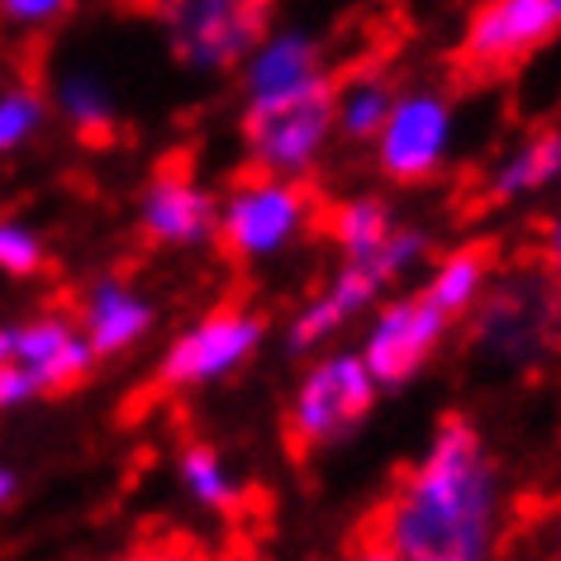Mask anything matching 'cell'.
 <instances>
[{
  "instance_id": "1",
  "label": "cell",
  "mask_w": 561,
  "mask_h": 561,
  "mask_svg": "<svg viewBox=\"0 0 561 561\" xmlns=\"http://www.w3.org/2000/svg\"><path fill=\"white\" fill-rule=\"evenodd\" d=\"M495 538V476L467 419H443L428 457L400 476L347 533L353 557L471 561Z\"/></svg>"
},
{
  "instance_id": "18",
  "label": "cell",
  "mask_w": 561,
  "mask_h": 561,
  "mask_svg": "<svg viewBox=\"0 0 561 561\" xmlns=\"http://www.w3.org/2000/svg\"><path fill=\"white\" fill-rule=\"evenodd\" d=\"M490 257H495V252H490L485 243H476V248H467V252H457V257L438 272V280L428 286V300H433V305H443L447 314L461 310V305L476 296V286H481V276H485Z\"/></svg>"
},
{
  "instance_id": "17",
  "label": "cell",
  "mask_w": 561,
  "mask_h": 561,
  "mask_svg": "<svg viewBox=\"0 0 561 561\" xmlns=\"http://www.w3.org/2000/svg\"><path fill=\"white\" fill-rule=\"evenodd\" d=\"M324 224L333 229V238L347 248V257H371L376 248L390 238V219L376 201H347L339 209H329Z\"/></svg>"
},
{
  "instance_id": "24",
  "label": "cell",
  "mask_w": 561,
  "mask_h": 561,
  "mask_svg": "<svg viewBox=\"0 0 561 561\" xmlns=\"http://www.w3.org/2000/svg\"><path fill=\"white\" fill-rule=\"evenodd\" d=\"M38 119V105L24 101V95H15V101H0V148H15L24 134L34 129Z\"/></svg>"
},
{
  "instance_id": "6",
  "label": "cell",
  "mask_w": 561,
  "mask_h": 561,
  "mask_svg": "<svg viewBox=\"0 0 561 561\" xmlns=\"http://www.w3.org/2000/svg\"><path fill=\"white\" fill-rule=\"evenodd\" d=\"M485 339L518 362L561 347V276L552 266H538L500 290L485 310Z\"/></svg>"
},
{
  "instance_id": "25",
  "label": "cell",
  "mask_w": 561,
  "mask_h": 561,
  "mask_svg": "<svg viewBox=\"0 0 561 561\" xmlns=\"http://www.w3.org/2000/svg\"><path fill=\"white\" fill-rule=\"evenodd\" d=\"M30 390H38L30 367H5V362H0V410H5V404H15V400H24Z\"/></svg>"
},
{
  "instance_id": "2",
  "label": "cell",
  "mask_w": 561,
  "mask_h": 561,
  "mask_svg": "<svg viewBox=\"0 0 561 561\" xmlns=\"http://www.w3.org/2000/svg\"><path fill=\"white\" fill-rule=\"evenodd\" d=\"M561 30L557 0H485L471 15V30L453 53V77L461 87L504 81Z\"/></svg>"
},
{
  "instance_id": "20",
  "label": "cell",
  "mask_w": 561,
  "mask_h": 561,
  "mask_svg": "<svg viewBox=\"0 0 561 561\" xmlns=\"http://www.w3.org/2000/svg\"><path fill=\"white\" fill-rule=\"evenodd\" d=\"M386 115H390V95H386V87H376V81H357V87L343 95V124H347V134L367 138V134L381 129Z\"/></svg>"
},
{
  "instance_id": "15",
  "label": "cell",
  "mask_w": 561,
  "mask_h": 561,
  "mask_svg": "<svg viewBox=\"0 0 561 561\" xmlns=\"http://www.w3.org/2000/svg\"><path fill=\"white\" fill-rule=\"evenodd\" d=\"M314 77V48L305 38H280L252 62V101L257 95H286Z\"/></svg>"
},
{
  "instance_id": "5",
  "label": "cell",
  "mask_w": 561,
  "mask_h": 561,
  "mask_svg": "<svg viewBox=\"0 0 561 561\" xmlns=\"http://www.w3.org/2000/svg\"><path fill=\"white\" fill-rule=\"evenodd\" d=\"M371 390H376V376L367 371V362H357V357L324 362V367L300 386L296 404H290V419H286L290 457H310L314 447H324L339 438L343 428H353L357 419L371 410Z\"/></svg>"
},
{
  "instance_id": "26",
  "label": "cell",
  "mask_w": 561,
  "mask_h": 561,
  "mask_svg": "<svg viewBox=\"0 0 561 561\" xmlns=\"http://www.w3.org/2000/svg\"><path fill=\"white\" fill-rule=\"evenodd\" d=\"M67 0H5V10L10 15H20V20H38V15H53V10H62Z\"/></svg>"
},
{
  "instance_id": "7",
  "label": "cell",
  "mask_w": 561,
  "mask_h": 561,
  "mask_svg": "<svg viewBox=\"0 0 561 561\" xmlns=\"http://www.w3.org/2000/svg\"><path fill=\"white\" fill-rule=\"evenodd\" d=\"M305 215V191L300 186H276V181H252L233 195L229 215H224V233L219 248L229 257H257L272 252L276 243H286V233L300 224Z\"/></svg>"
},
{
  "instance_id": "13",
  "label": "cell",
  "mask_w": 561,
  "mask_h": 561,
  "mask_svg": "<svg viewBox=\"0 0 561 561\" xmlns=\"http://www.w3.org/2000/svg\"><path fill=\"white\" fill-rule=\"evenodd\" d=\"M15 353L24 357V367L34 371V381L48 390L77 386L91 367V347L77 343L62 324H38V329L15 333Z\"/></svg>"
},
{
  "instance_id": "3",
  "label": "cell",
  "mask_w": 561,
  "mask_h": 561,
  "mask_svg": "<svg viewBox=\"0 0 561 561\" xmlns=\"http://www.w3.org/2000/svg\"><path fill=\"white\" fill-rule=\"evenodd\" d=\"M333 110H339V91L319 72L286 95H257L243 119L257 167H305L314 158V148L324 144Z\"/></svg>"
},
{
  "instance_id": "11",
  "label": "cell",
  "mask_w": 561,
  "mask_h": 561,
  "mask_svg": "<svg viewBox=\"0 0 561 561\" xmlns=\"http://www.w3.org/2000/svg\"><path fill=\"white\" fill-rule=\"evenodd\" d=\"M443 134H447V115L438 101H404L386 115V144H381V162L396 181H419L438 167L443 152Z\"/></svg>"
},
{
  "instance_id": "4",
  "label": "cell",
  "mask_w": 561,
  "mask_h": 561,
  "mask_svg": "<svg viewBox=\"0 0 561 561\" xmlns=\"http://www.w3.org/2000/svg\"><path fill=\"white\" fill-rule=\"evenodd\" d=\"M158 15L191 67H233L262 38L272 0H158Z\"/></svg>"
},
{
  "instance_id": "12",
  "label": "cell",
  "mask_w": 561,
  "mask_h": 561,
  "mask_svg": "<svg viewBox=\"0 0 561 561\" xmlns=\"http://www.w3.org/2000/svg\"><path fill=\"white\" fill-rule=\"evenodd\" d=\"M148 233L162 243H191L209 229V195L191 181V162H167L148 191Z\"/></svg>"
},
{
  "instance_id": "10",
  "label": "cell",
  "mask_w": 561,
  "mask_h": 561,
  "mask_svg": "<svg viewBox=\"0 0 561 561\" xmlns=\"http://www.w3.org/2000/svg\"><path fill=\"white\" fill-rule=\"evenodd\" d=\"M419 252V238H396L390 233L381 248L371 252V257H353V266L339 276V286L329 290L324 300L314 305V310H305V319L296 324V347H310V343H319L324 333H333L343 324L353 310H362L371 296H376V286H381L386 276H396L404 262H410Z\"/></svg>"
},
{
  "instance_id": "8",
  "label": "cell",
  "mask_w": 561,
  "mask_h": 561,
  "mask_svg": "<svg viewBox=\"0 0 561 561\" xmlns=\"http://www.w3.org/2000/svg\"><path fill=\"white\" fill-rule=\"evenodd\" d=\"M257 333H262V324L252 314H238V310L209 314L201 329H191L186 339L167 353L158 386L176 390V386H195V381H205V376L229 371L238 357H248V347L257 343Z\"/></svg>"
},
{
  "instance_id": "19",
  "label": "cell",
  "mask_w": 561,
  "mask_h": 561,
  "mask_svg": "<svg viewBox=\"0 0 561 561\" xmlns=\"http://www.w3.org/2000/svg\"><path fill=\"white\" fill-rule=\"evenodd\" d=\"M510 538H528L524 542L528 552L561 557V495H552V500H524V504H518Z\"/></svg>"
},
{
  "instance_id": "14",
  "label": "cell",
  "mask_w": 561,
  "mask_h": 561,
  "mask_svg": "<svg viewBox=\"0 0 561 561\" xmlns=\"http://www.w3.org/2000/svg\"><path fill=\"white\" fill-rule=\"evenodd\" d=\"M87 324H91V353H119L148 329V305L124 296L119 286H105L87 310Z\"/></svg>"
},
{
  "instance_id": "29",
  "label": "cell",
  "mask_w": 561,
  "mask_h": 561,
  "mask_svg": "<svg viewBox=\"0 0 561 561\" xmlns=\"http://www.w3.org/2000/svg\"><path fill=\"white\" fill-rule=\"evenodd\" d=\"M557 10H561V0H557Z\"/></svg>"
},
{
  "instance_id": "9",
  "label": "cell",
  "mask_w": 561,
  "mask_h": 561,
  "mask_svg": "<svg viewBox=\"0 0 561 561\" xmlns=\"http://www.w3.org/2000/svg\"><path fill=\"white\" fill-rule=\"evenodd\" d=\"M443 324H447V310L433 305L428 296L386 310V319L376 324L371 343H367V371L386 386H400L404 376H414L419 367H424V357L433 353Z\"/></svg>"
},
{
  "instance_id": "21",
  "label": "cell",
  "mask_w": 561,
  "mask_h": 561,
  "mask_svg": "<svg viewBox=\"0 0 561 561\" xmlns=\"http://www.w3.org/2000/svg\"><path fill=\"white\" fill-rule=\"evenodd\" d=\"M186 481L195 485V495H201L205 504H233V490H229V481H224L219 461L209 457L205 447L186 453Z\"/></svg>"
},
{
  "instance_id": "28",
  "label": "cell",
  "mask_w": 561,
  "mask_h": 561,
  "mask_svg": "<svg viewBox=\"0 0 561 561\" xmlns=\"http://www.w3.org/2000/svg\"><path fill=\"white\" fill-rule=\"evenodd\" d=\"M10 490H15V481H10V476H5V471H0V500H5V495H10Z\"/></svg>"
},
{
  "instance_id": "23",
  "label": "cell",
  "mask_w": 561,
  "mask_h": 561,
  "mask_svg": "<svg viewBox=\"0 0 561 561\" xmlns=\"http://www.w3.org/2000/svg\"><path fill=\"white\" fill-rule=\"evenodd\" d=\"M67 110H72V119L87 124V129H105L110 124V101L91 81H72V87H67Z\"/></svg>"
},
{
  "instance_id": "27",
  "label": "cell",
  "mask_w": 561,
  "mask_h": 561,
  "mask_svg": "<svg viewBox=\"0 0 561 561\" xmlns=\"http://www.w3.org/2000/svg\"><path fill=\"white\" fill-rule=\"evenodd\" d=\"M547 266L561 276V219H557V229H552V238H547Z\"/></svg>"
},
{
  "instance_id": "22",
  "label": "cell",
  "mask_w": 561,
  "mask_h": 561,
  "mask_svg": "<svg viewBox=\"0 0 561 561\" xmlns=\"http://www.w3.org/2000/svg\"><path fill=\"white\" fill-rule=\"evenodd\" d=\"M38 262H44V252H38L34 233L15 229V224H0V266H5V272H15V276H24V272H34Z\"/></svg>"
},
{
  "instance_id": "16",
  "label": "cell",
  "mask_w": 561,
  "mask_h": 561,
  "mask_svg": "<svg viewBox=\"0 0 561 561\" xmlns=\"http://www.w3.org/2000/svg\"><path fill=\"white\" fill-rule=\"evenodd\" d=\"M557 167H561V134L547 129V134L528 138V144L514 152V162L504 167V172L495 176V186H490V201H510V195H518V191L542 186V181L557 176Z\"/></svg>"
}]
</instances>
